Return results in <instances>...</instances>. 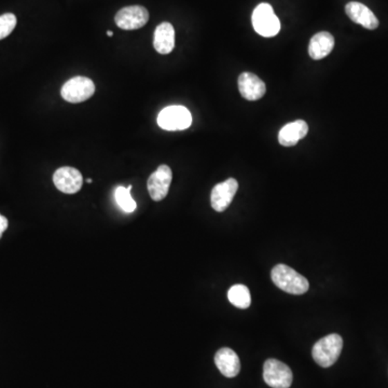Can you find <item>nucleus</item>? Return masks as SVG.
<instances>
[{
  "label": "nucleus",
  "instance_id": "f257e3e1",
  "mask_svg": "<svg viewBox=\"0 0 388 388\" xmlns=\"http://www.w3.org/2000/svg\"><path fill=\"white\" fill-rule=\"evenodd\" d=\"M273 283L279 289L290 295H303L310 288V284L304 276L285 264H277L271 272Z\"/></svg>",
  "mask_w": 388,
  "mask_h": 388
},
{
  "label": "nucleus",
  "instance_id": "f03ea898",
  "mask_svg": "<svg viewBox=\"0 0 388 388\" xmlns=\"http://www.w3.org/2000/svg\"><path fill=\"white\" fill-rule=\"evenodd\" d=\"M343 349V339L337 333L327 335L316 342L312 349V356L316 364L328 368L337 362Z\"/></svg>",
  "mask_w": 388,
  "mask_h": 388
},
{
  "label": "nucleus",
  "instance_id": "7ed1b4c3",
  "mask_svg": "<svg viewBox=\"0 0 388 388\" xmlns=\"http://www.w3.org/2000/svg\"><path fill=\"white\" fill-rule=\"evenodd\" d=\"M95 93V84L88 77L77 76L65 82L61 90L64 100L71 104L82 103Z\"/></svg>",
  "mask_w": 388,
  "mask_h": 388
},
{
  "label": "nucleus",
  "instance_id": "20e7f679",
  "mask_svg": "<svg viewBox=\"0 0 388 388\" xmlns=\"http://www.w3.org/2000/svg\"><path fill=\"white\" fill-rule=\"evenodd\" d=\"M252 25L255 30L264 37H274L281 30V22L269 3H260L252 13Z\"/></svg>",
  "mask_w": 388,
  "mask_h": 388
},
{
  "label": "nucleus",
  "instance_id": "39448f33",
  "mask_svg": "<svg viewBox=\"0 0 388 388\" xmlns=\"http://www.w3.org/2000/svg\"><path fill=\"white\" fill-rule=\"evenodd\" d=\"M158 124L165 131H183L192 124V116L183 106H169L158 116Z\"/></svg>",
  "mask_w": 388,
  "mask_h": 388
},
{
  "label": "nucleus",
  "instance_id": "423d86ee",
  "mask_svg": "<svg viewBox=\"0 0 388 388\" xmlns=\"http://www.w3.org/2000/svg\"><path fill=\"white\" fill-rule=\"evenodd\" d=\"M264 378L270 387L289 388L293 384V376L287 364L271 358L264 362Z\"/></svg>",
  "mask_w": 388,
  "mask_h": 388
},
{
  "label": "nucleus",
  "instance_id": "0eeeda50",
  "mask_svg": "<svg viewBox=\"0 0 388 388\" xmlns=\"http://www.w3.org/2000/svg\"><path fill=\"white\" fill-rule=\"evenodd\" d=\"M115 21L121 30H138L149 21V12L142 6H129L118 11Z\"/></svg>",
  "mask_w": 388,
  "mask_h": 388
},
{
  "label": "nucleus",
  "instance_id": "6e6552de",
  "mask_svg": "<svg viewBox=\"0 0 388 388\" xmlns=\"http://www.w3.org/2000/svg\"><path fill=\"white\" fill-rule=\"evenodd\" d=\"M172 179L173 173L171 167L165 164L160 165L158 169L151 174L147 183V187L152 200L159 202L166 198L171 187Z\"/></svg>",
  "mask_w": 388,
  "mask_h": 388
},
{
  "label": "nucleus",
  "instance_id": "1a4fd4ad",
  "mask_svg": "<svg viewBox=\"0 0 388 388\" xmlns=\"http://www.w3.org/2000/svg\"><path fill=\"white\" fill-rule=\"evenodd\" d=\"M53 183L61 192L73 194L82 188L83 177L78 169L64 166L54 173Z\"/></svg>",
  "mask_w": 388,
  "mask_h": 388
},
{
  "label": "nucleus",
  "instance_id": "9d476101",
  "mask_svg": "<svg viewBox=\"0 0 388 388\" xmlns=\"http://www.w3.org/2000/svg\"><path fill=\"white\" fill-rule=\"evenodd\" d=\"M239 189L237 179L229 178L223 183H218L212 188L210 203L212 207L218 212H223L229 207Z\"/></svg>",
  "mask_w": 388,
  "mask_h": 388
},
{
  "label": "nucleus",
  "instance_id": "9b49d317",
  "mask_svg": "<svg viewBox=\"0 0 388 388\" xmlns=\"http://www.w3.org/2000/svg\"><path fill=\"white\" fill-rule=\"evenodd\" d=\"M239 93L245 100H258L264 98L266 86L261 79L252 73H243L239 77Z\"/></svg>",
  "mask_w": 388,
  "mask_h": 388
},
{
  "label": "nucleus",
  "instance_id": "f8f14e48",
  "mask_svg": "<svg viewBox=\"0 0 388 388\" xmlns=\"http://www.w3.org/2000/svg\"><path fill=\"white\" fill-rule=\"evenodd\" d=\"M345 12L353 22L362 25L367 30L378 28V17L367 6L362 5V3H357V1L347 3L345 7Z\"/></svg>",
  "mask_w": 388,
  "mask_h": 388
},
{
  "label": "nucleus",
  "instance_id": "ddd939ff",
  "mask_svg": "<svg viewBox=\"0 0 388 388\" xmlns=\"http://www.w3.org/2000/svg\"><path fill=\"white\" fill-rule=\"evenodd\" d=\"M215 364L225 378H235L241 371V362L233 349H220L215 355Z\"/></svg>",
  "mask_w": 388,
  "mask_h": 388
},
{
  "label": "nucleus",
  "instance_id": "4468645a",
  "mask_svg": "<svg viewBox=\"0 0 388 388\" xmlns=\"http://www.w3.org/2000/svg\"><path fill=\"white\" fill-rule=\"evenodd\" d=\"M308 125L303 120H297L281 127L279 134V142L281 146L293 147L308 135Z\"/></svg>",
  "mask_w": 388,
  "mask_h": 388
},
{
  "label": "nucleus",
  "instance_id": "2eb2a0df",
  "mask_svg": "<svg viewBox=\"0 0 388 388\" xmlns=\"http://www.w3.org/2000/svg\"><path fill=\"white\" fill-rule=\"evenodd\" d=\"M154 47L160 54H169L175 48V30L171 23H161L156 27L154 37Z\"/></svg>",
  "mask_w": 388,
  "mask_h": 388
},
{
  "label": "nucleus",
  "instance_id": "dca6fc26",
  "mask_svg": "<svg viewBox=\"0 0 388 388\" xmlns=\"http://www.w3.org/2000/svg\"><path fill=\"white\" fill-rule=\"evenodd\" d=\"M335 48V38L330 33L322 32L314 35L308 44V54L313 59L318 61L328 57Z\"/></svg>",
  "mask_w": 388,
  "mask_h": 388
},
{
  "label": "nucleus",
  "instance_id": "f3484780",
  "mask_svg": "<svg viewBox=\"0 0 388 388\" xmlns=\"http://www.w3.org/2000/svg\"><path fill=\"white\" fill-rule=\"evenodd\" d=\"M228 299H229L230 302L232 303L233 306H237V308H248L252 304V297H250V291L247 288L246 286L234 285L230 288L228 291Z\"/></svg>",
  "mask_w": 388,
  "mask_h": 388
},
{
  "label": "nucleus",
  "instance_id": "a211bd4d",
  "mask_svg": "<svg viewBox=\"0 0 388 388\" xmlns=\"http://www.w3.org/2000/svg\"><path fill=\"white\" fill-rule=\"evenodd\" d=\"M116 200H117L118 205L125 212H133L136 210V202L133 200L131 191L124 187H118L116 190Z\"/></svg>",
  "mask_w": 388,
  "mask_h": 388
},
{
  "label": "nucleus",
  "instance_id": "6ab92c4d",
  "mask_svg": "<svg viewBox=\"0 0 388 388\" xmlns=\"http://www.w3.org/2000/svg\"><path fill=\"white\" fill-rule=\"evenodd\" d=\"M17 17L13 13L0 15V40L9 36L17 26Z\"/></svg>",
  "mask_w": 388,
  "mask_h": 388
},
{
  "label": "nucleus",
  "instance_id": "aec40b11",
  "mask_svg": "<svg viewBox=\"0 0 388 388\" xmlns=\"http://www.w3.org/2000/svg\"><path fill=\"white\" fill-rule=\"evenodd\" d=\"M8 225H9V223H8L7 218L3 217V216L0 214V239L3 237V233L8 229Z\"/></svg>",
  "mask_w": 388,
  "mask_h": 388
},
{
  "label": "nucleus",
  "instance_id": "412c9836",
  "mask_svg": "<svg viewBox=\"0 0 388 388\" xmlns=\"http://www.w3.org/2000/svg\"><path fill=\"white\" fill-rule=\"evenodd\" d=\"M107 36H108V37H113V33L111 32V30H108V32H107Z\"/></svg>",
  "mask_w": 388,
  "mask_h": 388
},
{
  "label": "nucleus",
  "instance_id": "4be33fe9",
  "mask_svg": "<svg viewBox=\"0 0 388 388\" xmlns=\"http://www.w3.org/2000/svg\"><path fill=\"white\" fill-rule=\"evenodd\" d=\"M86 183H92V179H91V178L86 179Z\"/></svg>",
  "mask_w": 388,
  "mask_h": 388
}]
</instances>
